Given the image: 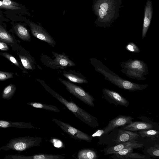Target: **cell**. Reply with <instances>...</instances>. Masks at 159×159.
Listing matches in <instances>:
<instances>
[{
    "mask_svg": "<svg viewBox=\"0 0 159 159\" xmlns=\"http://www.w3.org/2000/svg\"><path fill=\"white\" fill-rule=\"evenodd\" d=\"M122 0H94L93 10L97 16L95 21L98 26L109 28L119 17Z\"/></svg>",
    "mask_w": 159,
    "mask_h": 159,
    "instance_id": "cell-1",
    "label": "cell"
},
{
    "mask_svg": "<svg viewBox=\"0 0 159 159\" xmlns=\"http://www.w3.org/2000/svg\"><path fill=\"white\" fill-rule=\"evenodd\" d=\"M91 64L95 70L102 74L104 79L119 88L130 91H140L146 89L148 85L140 84L131 82L120 77L111 70L99 60L94 58L90 59Z\"/></svg>",
    "mask_w": 159,
    "mask_h": 159,
    "instance_id": "cell-2",
    "label": "cell"
},
{
    "mask_svg": "<svg viewBox=\"0 0 159 159\" xmlns=\"http://www.w3.org/2000/svg\"><path fill=\"white\" fill-rule=\"evenodd\" d=\"M37 80L53 97L64 105L82 121L93 128H95L99 125L98 119L80 107L74 102L67 101L47 85L43 80Z\"/></svg>",
    "mask_w": 159,
    "mask_h": 159,
    "instance_id": "cell-3",
    "label": "cell"
},
{
    "mask_svg": "<svg viewBox=\"0 0 159 159\" xmlns=\"http://www.w3.org/2000/svg\"><path fill=\"white\" fill-rule=\"evenodd\" d=\"M120 71L127 76L138 81L145 80L149 73L148 67L143 61L129 59L120 62Z\"/></svg>",
    "mask_w": 159,
    "mask_h": 159,
    "instance_id": "cell-4",
    "label": "cell"
},
{
    "mask_svg": "<svg viewBox=\"0 0 159 159\" xmlns=\"http://www.w3.org/2000/svg\"><path fill=\"white\" fill-rule=\"evenodd\" d=\"M42 141V138L38 136L19 137L11 139L6 145L0 147V150L23 151L33 147L40 146Z\"/></svg>",
    "mask_w": 159,
    "mask_h": 159,
    "instance_id": "cell-5",
    "label": "cell"
},
{
    "mask_svg": "<svg viewBox=\"0 0 159 159\" xmlns=\"http://www.w3.org/2000/svg\"><path fill=\"white\" fill-rule=\"evenodd\" d=\"M52 53L54 58L53 59L43 53L41 55V62L46 66L53 69H63L76 66L64 53L61 54L53 52Z\"/></svg>",
    "mask_w": 159,
    "mask_h": 159,
    "instance_id": "cell-6",
    "label": "cell"
},
{
    "mask_svg": "<svg viewBox=\"0 0 159 159\" xmlns=\"http://www.w3.org/2000/svg\"><path fill=\"white\" fill-rule=\"evenodd\" d=\"M58 80L65 86L66 90L76 98L90 106H94V98L82 87L60 78Z\"/></svg>",
    "mask_w": 159,
    "mask_h": 159,
    "instance_id": "cell-7",
    "label": "cell"
},
{
    "mask_svg": "<svg viewBox=\"0 0 159 159\" xmlns=\"http://www.w3.org/2000/svg\"><path fill=\"white\" fill-rule=\"evenodd\" d=\"M52 120L58 125L71 138L75 140H84L90 142L93 137L73 126L69 124L55 118Z\"/></svg>",
    "mask_w": 159,
    "mask_h": 159,
    "instance_id": "cell-8",
    "label": "cell"
},
{
    "mask_svg": "<svg viewBox=\"0 0 159 159\" xmlns=\"http://www.w3.org/2000/svg\"><path fill=\"white\" fill-rule=\"evenodd\" d=\"M32 34L34 37L42 40L53 47L56 43L54 39L42 26L33 23H30Z\"/></svg>",
    "mask_w": 159,
    "mask_h": 159,
    "instance_id": "cell-9",
    "label": "cell"
},
{
    "mask_svg": "<svg viewBox=\"0 0 159 159\" xmlns=\"http://www.w3.org/2000/svg\"><path fill=\"white\" fill-rule=\"evenodd\" d=\"M102 92L104 98L111 104L125 107L129 105V102L117 92L105 88L102 89Z\"/></svg>",
    "mask_w": 159,
    "mask_h": 159,
    "instance_id": "cell-10",
    "label": "cell"
},
{
    "mask_svg": "<svg viewBox=\"0 0 159 159\" xmlns=\"http://www.w3.org/2000/svg\"><path fill=\"white\" fill-rule=\"evenodd\" d=\"M134 118L130 116L120 115L117 116L109 122L104 130V134L117 128L131 123Z\"/></svg>",
    "mask_w": 159,
    "mask_h": 159,
    "instance_id": "cell-11",
    "label": "cell"
},
{
    "mask_svg": "<svg viewBox=\"0 0 159 159\" xmlns=\"http://www.w3.org/2000/svg\"><path fill=\"white\" fill-rule=\"evenodd\" d=\"M153 8L151 0H147L145 6L144 18L142 33V38L144 39L149 28L152 18Z\"/></svg>",
    "mask_w": 159,
    "mask_h": 159,
    "instance_id": "cell-12",
    "label": "cell"
},
{
    "mask_svg": "<svg viewBox=\"0 0 159 159\" xmlns=\"http://www.w3.org/2000/svg\"><path fill=\"white\" fill-rule=\"evenodd\" d=\"M64 156L59 155L39 154L30 156L18 154H11L5 156L4 159H63Z\"/></svg>",
    "mask_w": 159,
    "mask_h": 159,
    "instance_id": "cell-13",
    "label": "cell"
},
{
    "mask_svg": "<svg viewBox=\"0 0 159 159\" xmlns=\"http://www.w3.org/2000/svg\"><path fill=\"white\" fill-rule=\"evenodd\" d=\"M118 144L108 148L106 151L105 155L113 154L116 152L129 147L137 148H141L143 146V144L138 143L134 140Z\"/></svg>",
    "mask_w": 159,
    "mask_h": 159,
    "instance_id": "cell-14",
    "label": "cell"
},
{
    "mask_svg": "<svg viewBox=\"0 0 159 159\" xmlns=\"http://www.w3.org/2000/svg\"><path fill=\"white\" fill-rule=\"evenodd\" d=\"M15 127L20 129H37L31 122L11 121L0 120V129Z\"/></svg>",
    "mask_w": 159,
    "mask_h": 159,
    "instance_id": "cell-15",
    "label": "cell"
},
{
    "mask_svg": "<svg viewBox=\"0 0 159 159\" xmlns=\"http://www.w3.org/2000/svg\"><path fill=\"white\" fill-rule=\"evenodd\" d=\"M63 75L70 81L80 84L87 83L88 81L81 73L70 70L68 71H64Z\"/></svg>",
    "mask_w": 159,
    "mask_h": 159,
    "instance_id": "cell-16",
    "label": "cell"
},
{
    "mask_svg": "<svg viewBox=\"0 0 159 159\" xmlns=\"http://www.w3.org/2000/svg\"><path fill=\"white\" fill-rule=\"evenodd\" d=\"M139 135L137 134L130 131L124 130H120L119 131L117 138L115 140L117 144L137 139Z\"/></svg>",
    "mask_w": 159,
    "mask_h": 159,
    "instance_id": "cell-17",
    "label": "cell"
},
{
    "mask_svg": "<svg viewBox=\"0 0 159 159\" xmlns=\"http://www.w3.org/2000/svg\"><path fill=\"white\" fill-rule=\"evenodd\" d=\"M153 128L152 125L143 121H133L130 124L125 126L124 129L131 131L147 130Z\"/></svg>",
    "mask_w": 159,
    "mask_h": 159,
    "instance_id": "cell-18",
    "label": "cell"
},
{
    "mask_svg": "<svg viewBox=\"0 0 159 159\" xmlns=\"http://www.w3.org/2000/svg\"><path fill=\"white\" fill-rule=\"evenodd\" d=\"M15 32L20 39L24 41H30L31 36L29 32L24 26L18 24L14 27Z\"/></svg>",
    "mask_w": 159,
    "mask_h": 159,
    "instance_id": "cell-19",
    "label": "cell"
},
{
    "mask_svg": "<svg viewBox=\"0 0 159 159\" xmlns=\"http://www.w3.org/2000/svg\"><path fill=\"white\" fill-rule=\"evenodd\" d=\"M98 157L95 151L89 149L80 150L77 153V158L79 159H96Z\"/></svg>",
    "mask_w": 159,
    "mask_h": 159,
    "instance_id": "cell-20",
    "label": "cell"
},
{
    "mask_svg": "<svg viewBox=\"0 0 159 159\" xmlns=\"http://www.w3.org/2000/svg\"><path fill=\"white\" fill-rule=\"evenodd\" d=\"M19 57L25 68L28 70H33L35 69V61L31 57L19 55Z\"/></svg>",
    "mask_w": 159,
    "mask_h": 159,
    "instance_id": "cell-21",
    "label": "cell"
},
{
    "mask_svg": "<svg viewBox=\"0 0 159 159\" xmlns=\"http://www.w3.org/2000/svg\"><path fill=\"white\" fill-rule=\"evenodd\" d=\"M27 104L35 108L42 109L57 112L60 111V110L57 107L53 105L36 102H29L27 103Z\"/></svg>",
    "mask_w": 159,
    "mask_h": 159,
    "instance_id": "cell-22",
    "label": "cell"
},
{
    "mask_svg": "<svg viewBox=\"0 0 159 159\" xmlns=\"http://www.w3.org/2000/svg\"><path fill=\"white\" fill-rule=\"evenodd\" d=\"M16 87L14 84H11L5 87L2 93V97L4 99L8 100L14 95Z\"/></svg>",
    "mask_w": 159,
    "mask_h": 159,
    "instance_id": "cell-23",
    "label": "cell"
},
{
    "mask_svg": "<svg viewBox=\"0 0 159 159\" xmlns=\"http://www.w3.org/2000/svg\"><path fill=\"white\" fill-rule=\"evenodd\" d=\"M0 41L9 43H14L11 36L6 30L1 28H0Z\"/></svg>",
    "mask_w": 159,
    "mask_h": 159,
    "instance_id": "cell-24",
    "label": "cell"
},
{
    "mask_svg": "<svg viewBox=\"0 0 159 159\" xmlns=\"http://www.w3.org/2000/svg\"><path fill=\"white\" fill-rule=\"evenodd\" d=\"M151 159L148 157V156L145 155H143L138 153L131 152L127 155L120 157V159Z\"/></svg>",
    "mask_w": 159,
    "mask_h": 159,
    "instance_id": "cell-25",
    "label": "cell"
},
{
    "mask_svg": "<svg viewBox=\"0 0 159 159\" xmlns=\"http://www.w3.org/2000/svg\"><path fill=\"white\" fill-rule=\"evenodd\" d=\"M134 147H129L114 152L113 155L115 156L117 158L120 159V157L127 155L129 152H133Z\"/></svg>",
    "mask_w": 159,
    "mask_h": 159,
    "instance_id": "cell-26",
    "label": "cell"
},
{
    "mask_svg": "<svg viewBox=\"0 0 159 159\" xmlns=\"http://www.w3.org/2000/svg\"><path fill=\"white\" fill-rule=\"evenodd\" d=\"M139 133L143 137H151L152 136L158 135L159 133L158 131L155 130L150 129L140 131L139 132Z\"/></svg>",
    "mask_w": 159,
    "mask_h": 159,
    "instance_id": "cell-27",
    "label": "cell"
},
{
    "mask_svg": "<svg viewBox=\"0 0 159 159\" xmlns=\"http://www.w3.org/2000/svg\"><path fill=\"white\" fill-rule=\"evenodd\" d=\"M0 55L2 56L3 57L8 60L9 61L16 65L18 67L21 68L18 61L12 55L7 52H0Z\"/></svg>",
    "mask_w": 159,
    "mask_h": 159,
    "instance_id": "cell-28",
    "label": "cell"
},
{
    "mask_svg": "<svg viewBox=\"0 0 159 159\" xmlns=\"http://www.w3.org/2000/svg\"><path fill=\"white\" fill-rule=\"evenodd\" d=\"M126 49L131 52L139 53L140 52V50L138 47L133 42H130L125 46Z\"/></svg>",
    "mask_w": 159,
    "mask_h": 159,
    "instance_id": "cell-29",
    "label": "cell"
},
{
    "mask_svg": "<svg viewBox=\"0 0 159 159\" xmlns=\"http://www.w3.org/2000/svg\"><path fill=\"white\" fill-rule=\"evenodd\" d=\"M14 73L0 70V81H3L13 78Z\"/></svg>",
    "mask_w": 159,
    "mask_h": 159,
    "instance_id": "cell-30",
    "label": "cell"
},
{
    "mask_svg": "<svg viewBox=\"0 0 159 159\" xmlns=\"http://www.w3.org/2000/svg\"><path fill=\"white\" fill-rule=\"evenodd\" d=\"M50 141L55 147L57 148H63V144L61 140L53 138L51 139Z\"/></svg>",
    "mask_w": 159,
    "mask_h": 159,
    "instance_id": "cell-31",
    "label": "cell"
},
{
    "mask_svg": "<svg viewBox=\"0 0 159 159\" xmlns=\"http://www.w3.org/2000/svg\"><path fill=\"white\" fill-rule=\"evenodd\" d=\"M147 152L152 156H159V149L158 148L151 147L147 150Z\"/></svg>",
    "mask_w": 159,
    "mask_h": 159,
    "instance_id": "cell-32",
    "label": "cell"
},
{
    "mask_svg": "<svg viewBox=\"0 0 159 159\" xmlns=\"http://www.w3.org/2000/svg\"><path fill=\"white\" fill-rule=\"evenodd\" d=\"M0 8L12 10H18L21 8L20 7L17 6L6 5L3 4L0 0Z\"/></svg>",
    "mask_w": 159,
    "mask_h": 159,
    "instance_id": "cell-33",
    "label": "cell"
},
{
    "mask_svg": "<svg viewBox=\"0 0 159 159\" xmlns=\"http://www.w3.org/2000/svg\"><path fill=\"white\" fill-rule=\"evenodd\" d=\"M2 3L7 5L13 6L18 7L19 6V4L16 2L10 0H0Z\"/></svg>",
    "mask_w": 159,
    "mask_h": 159,
    "instance_id": "cell-34",
    "label": "cell"
},
{
    "mask_svg": "<svg viewBox=\"0 0 159 159\" xmlns=\"http://www.w3.org/2000/svg\"><path fill=\"white\" fill-rule=\"evenodd\" d=\"M9 47L6 43L0 42V50L3 51H7Z\"/></svg>",
    "mask_w": 159,
    "mask_h": 159,
    "instance_id": "cell-35",
    "label": "cell"
},
{
    "mask_svg": "<svg viewBox=\"0 0 159 159\" xmlns=\"http://www.w3.org/2000/svg\"><path fill=\"white\" fill-rule=\"evenodd\" d=\"M104 130H98L95 133L93 134L92 135V137L100 136L102 134H104Z\"/></svg>",
    "mask_w": 159,
    "mask_h": 159,
    "instance_id": "cell-36",
    "label": "cell"
},
{
    "mask_svg": "<svg viewBox=\"0 0 159 159\" xmlns=\"http://www.w3.org/2000/svg\"><path fill=\"white\" fill-rule=\"evenodd\" d=\"M1 16L0 15V17Z\"/></svg>",
    "mask_w": 159,
    "mask_h": 159,
    "instance_id": "cell-37",
    "label": "cell"
}]
</instances>
